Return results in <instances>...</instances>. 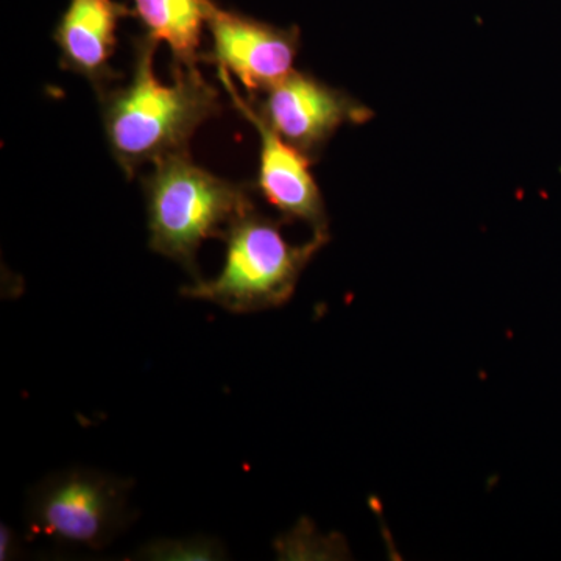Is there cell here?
I'll use <instances>...</instances> for the list:
<instances>
[{"label": "cell", "mask_w": 561, "mask_h": 561, "mask_svg": "<svg viewBox=\"0 0 561 561\" xmlns=\"http://www.w3.org/2000/svg\"><path fill=\"white\" fill-rule=\"evenodd\" d=\"M160 44L142 35L133 43L131 80L99 99L111 157L128 180L140 165L190 151L191 139L205 122L220 116L217 88L198 69L173 72V83L154 76Z\"/></svg>", "instance_id": "cell-1"}, {"label": "cell", "mask_w": 561, "mask_h": 561, "mask_svg": "<svg viewBox=\"0 0 561 561\" xmlns=\"http://www.w3.org/2000/svg\"><path fill=\"white\" fill-rule=\"evenodd\" d=\"M149 247L198 280L197 254L221 239L236 217L254 208L249 184L220 179L192 161L190 151L154 162L142 180Z\"/></svg>", "instance_id": "cell-2"}, {"label": "cell", "mask_w": 561, "mask_h": 561, "mask_svg": "<svg viewBox=\"0 0 561 561\" xmlns=\"http://www.w3.org/2000/svg\"><path fill=\"white\" fill-rule=\"evenodd\" d=\"M284 219L273 220L256 208L236 217L225 230L227 245L221 272L181 289L183 297L209 301L232 313L279 308L290 300L302 272L331 238L312 234L294 245L280 231Z\"/></svg>", "instance_id": "cell-3"}, {"label": "cell", "mask_w": 561, "mask_h": 561, "mask_svg": "<svg viewBox=\"0 0 561 561\" xmlns=\"http://www.w3.org/2000/svg\"><path fill=\"white\" fill-rule=\"evenodd\" d=\"M133 481L94 468L51 472L33 486L25 535L62 548L102 551L136 519Z\"/></svg>", "instance_id": "cell-4"}, {"label": "cell", "mask_w": 561, "mask_h": 561, "mask_svg": "<svg viewBox=\"0 0 561 561\" xmlns=\"http://www.w3.org/2000/svg\"><path fill=\"white\" fill-rule=\"evenodd\" d=\"M249 103L273 131L312 162L343 125L365 124L373 117V111L348 92L300 70Z\"/></svg>", "instance_id": "cell-5"}, {"label": "cell", "mask_w": 561, "mask_h": 561, "mask_svg": "<svg viewBox=\"0 0 561 561\" xmlns=\"http://www.w3.org/2000/svg\"><path fill=\"white\" fill-rule=\"evenodd\" d=\"M206 27L213 46L201 61L227 70L256 98L294 72L301 47L297 25L278 27L239 11L214 7Z\"/></svg>", "instance_id": "cell-6"}, {"label": "cell", "mask_w": 561, "mask_h": 561, "mask_svg": "<svg viewBox=\"0 0 561 561\" xmlns=\"http://www.w3.org/2000/svg\"><path fill=\"white\" fill-rule=\"evenodd\" d=\"M217 70L225 90L230 92L236 108L241 111L243 117L260 135V172L256 190L278 210L280 219L305 221L311 227L312 234L331 238L327 205L311 172L312 161L280 138L278 133L273 131L257 116L249 101L238 94L227 70Z\"/></svg>", "instance_id": "cell-7"}, {"label": "cell", "mask_w": 561, "mask_h": 561, "mask_svg": "<svg viewBox=\"0 0 561 561\" xmlns=\"http://www.w3.org/2000/svg\"><path fill=\"white\" fill-rule=\"evenodd\" d=\"M135 10L117 0H69L55 25L54 41L62 69L90 81L98 99L121 73L111 68L122 20Z\"/></svg>", "instance_id": "cell-8"}, {"label": "cell", "mask_w": 561, "mask_h": 561, "mask_svg": "<svg viewBox=\"0 0 561 561\" xmlns=\"http://www.w3.org/2000/svg\"><path fill=\"white\" fill-rule=\"evenodd\" d=\"M144 35L171 49L172 70L198 69L202 32L214 0H133Z\"/></svg>", "instance_id": "cell-9"}, {"label": "cell", "mask_w": 561, "mask_h": 561, "mask_svg": "<svg viewBox=\"0 0 561 561\" xmlns=\"http://www.w3.org/2000/svg\"><path fill=\"white\" fill-rule=\"evenodd\" d=\"M224 545L216 538L197 535L187 538H164L147 542L139 549L138 559L157 561H213L224 560Z\"/></svg>", "instance_id": "cell-10"}, {"label": "cell", "mask_w": 561, "mask_h": 561, "mask_svg": "<svg viewBox=\"0 0 561 561\" xmlns=\"http://www.w3.org/2000/svg\"><path fill=\"white\" fill-rule=\"evenodd\" d=\"M20 552V538L13 529L2 526L0 531V560H10Z\"/></svg>", "instance_id": "cell-11"}]
</instances>
